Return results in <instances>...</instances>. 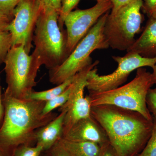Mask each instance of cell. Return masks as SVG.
<instances>
[{
    "label": "cell",
    "instance_id": "6da1fadb",
    "mask_svg": "<svg viewBox=\"0 0 156 156\" xmlns=\"http://www.w3.org/2000/svg\"><path fill=\"white\" fill-rule=\"evenodd\" d=\"M3 101L5 115L0 127V152L2 156H13L20 145L34 146L37 130L58 115L53 112L43 114L45 101L18 99L5 91Z\"/></svg>",
    "mask_w": 156,
    "mask_h": 156
},
{
    "label": "cell",
    "instance_id": "7a4b0ae2",
    "mask_svg": "<svg viewBox=\"0 0 156 156\" xmlns=\"http://www.w3.org/2000/svg\"><path fill=\"white\" fill-rule=\"evenodd\" d=\"M91 115L107 135L119 156H136L152 131L153 120L134 111L110 105L91 106Z\"/></svg>",
    "mask_w": 156,
    "mask_h": 156
},
{
    "label": "cell",
    "instance_id": "3957f363",
    "mask_svg": "<svg viewBox=\"0 0 156 156\" xmlns=\"http://www.w3.org/2000/svg\"><path fill=\"white\" fill-rule=\"evenodd\" d=\"M58 16L56 10L42 8L34 31L33 53L49 70L62 64L69 56L66 30L59 27Z\"/></svg>",
    "mask_w": 156,
    "mask_h": 156
},
{
    "label": "cell",
    "instance_id": "277c9868",
    "mask_svg": "<svg viewBox=\"0 0 156 156\" xmlns=\"http://www.w3.org/2000/svg\"><path fill=\"white\" fill-rule=\"evenodd\" d=\"M155 85L152 73L144 68L136 69L135 77L128 83L116 89L96 93H89L91 106L102 105H115L141 114L152 120L147 104L150 89Z\"/></svg>",
    "mask_w": 156,
    "mask_h": 156
},
{
    "label": "cell",
    "instance_id": "5b68a950",
    "mask_svg": "<svg viewBox=\"0 0 156 156\" xmlns=\"http://www.w3.org/2000/svg\"><path fill=\"white\" fill-rule=\"evenodd\" d=\"M109 13V11L98 19L62 64L49 70V80L51 83L58 86L74 76L92 64L90 55L93 51L109 47L104 33L105 24Z\"/></svg>",
    "mask_w": 156,
    "mask_h": 156
},
{
    "label": "cell",
    "instance_id": "8992f818",
    "mask_svg": "<svg viewBox=\"0 0 156 156\" xmlns=\"http://www.w3.org/2000/svg\"><path fill=\"white\" fill-rule=\"evenodd\" d=\"M3 63L7 84L5 92L18 99H26L36 86V78L42 66L40 59L34 53H27L23 45H14Z\"/></svg>",
    "mask_w": 156,
    "mask_h": 156
},
{
    "label": "cell",
    "instance_id": "52a82bcc",
    "mask_svg": "<svg viewBox=\"0 0 156 156\" xmlns=\"http://www.w3.org/2000/svg\"><path fill=\"white\" fill-rule=\"evenodd\" d=\"M142 0H132L114 13L108 15L104 33L109 47L127 50L135 41L142 22Z\"/></svg>",
    "mask_w": 156,
    "mask_h": 156
},
{
    "label": "cell",
    "instance_id": "ba28073f",
    "mask_svg": "<svg viewBox=\"0 0 156 156\" xmlns=\"http://www.w3.org/2000/svg\"><path fill=\"white\" fill-rule=\"evenodd\" d=\"M112 58L118 63V67L112 73L99 75L95 68L89 71L86 87L89 93L105 92L121 87L132 72L146 66L153 68L156 61L155 57L147 58L130 52L125 56H113Z\"/></svg>",
    "mask_w": 156,
    "mask_h": 156
},
{
    "label": "cell",
    "instance_id": "9c48e42d",
    "mask_svg": "<svg viewBox=\"0 0 156 156\" xmlns=\"http://www.w3.org/2000/svg\"><path fill=\"white\" fill-rule=\"evenodd\" d=\"M41 6L38 0H22L14 9L9 28L12 46L22 45L29 54L33 48L34 31Z\"/></svg>",
    "mask_w": 156,
    "mask_h": 156
},
{
    "label": "cell",
    "instance_id": "30bf717a",
    "mask_svg": "<svg viewBox=\"0 0 156 156\" xmlns=\"http://www.w3.org/2000/svg\"><path fill=\"white\" fill-rule=\"evenodd\" d=\"M112 8L111 1L107 0L97 2L95 6L89 9L73 11L67 15L64 25L66 28V48L69 55L98 19Z\"/></svg>",
    "mask_w": 156,
    "mask_h": 156
},
{
    "label": "cell",
    "instance_id": "8fae6325",
    "mask_svg": "<svg viewBox=\"0 0 156 156\" xmlns=\"http://www.w3.org/2000/svg\"><path fill=\"white\" fill-rule=\"evenodd\" d=\"M96 60L77 73L76 86L67 102L59 108V112L66 111L63 123V136L76 123L91 116V105L88 95L84 96L88 74L99 63Z\"/></svg>",
    "mask_w": 156,
    "mask_h": 156
},
{
    "label": "cell",
    "instance_id": "7c38bea8",
    "mask_svg": "<svg viewBox=\"0 0 156 156\" xmlns=\"http://www.w3.org/2000/svg\"><path fill=\"white\" fill-rule=\"evenodd\" d=\"M62 138L70 141L95 143L101 147L109 142L105 131L92 116L76 123Z\"/></svg>",
    "mask_w": 156,
    "mask_h": 156
},
{
    "label": "cell",
    "instance_id": "4fadbf2b",
    "mask_svg": "<svg viewBox=\"0 0 156 156\" xmlns=\"http://www.w3.org/2000/svg\"><path fill=\"white\" fill-rule=\"evenodd\" d=\"M59 112L60 114L54 119L37 130L36 144L42 146L44 151L49 150L63 137V123L66 111Z\"/></svg>",
    "mask_w": 156,
    "mask_h": 156
},
{
    "label": "cell",
    "instance_id": "5bb4252c",
    "mask_svg": "<svg viewBox=\"0 0 156 156\" xmlns=\"http://www.w3.org/2000/svg\"><path fill=\"white\" fill-rule=\"evenodd\" d=\"M143 57L156 56V17L149 18L142 33L127 50Z\"/></svg>",
    "mask_w": 156,
    "mask_h": 156
},
{
    "label": "cell",
    "instance_id": "9a60e30c",
    "mask_svg": "<svg viewBox=\"0 0 156 156\" xmlns=\"http://www.w3.org/2000/svg\"><path fill=\"white\" fill-rule=\"evenodd\" d=\"M58 143L72 156H98L101 147L89 141H70L62 138Z\"/></svg>",
    "mask_w": 156,
    "mask_h": 156
},
{
    "label": "cell",
    "instance_id": "2e32d148",
    "mask_svg": "<svg viewBox=\"0 0 156 156\" xmlns=\"http://www.w3.org/2000/svg\"><path fill=\"white\" fill-rule=\"evenodd\" d=\"M75 76L65 81L62 83L59 84L52 89L36 92L33 90L29 94L26 99L38 101H47L52 100L58 95L61 94L74 80Z\"/></svg>",
    "mask_w": 156,
    "mask_h": 156
},
{
    "label": "cell",
    "instance_id": "e0dca14e",
    "mask_svg": "<svg viewBox=\"0 0 156 156\" xmlns=\"http://www.w3.org/2000/svg\"><path fill=\"white\" fill-rule=\"evenodd\" d=\"M77 82V74L76 75L74 80L71 84L61 94L52 100L45 103L43 110L44 115H47L52 112L55 109L61 107L68 101L76 86Z\"/></svg>",
    "mask_w": 156,
    "mask_h": 156
},
{
    "label": "cell",
    "instance_id": "ac0fdd59",
    "mask_svg": "<svg viewBox=\"0 0 156 156\" xmlns=\"http://www.w3.org/2000/svg\"><path fill=\"white\" fill-rule=\"evenodd\" d=\"M80 0H61V9L58 16V24L61 29H64L65 20L67 15L77 6Z\"/></svg>",
    "mask_w": 156,
    "mask_h": 156
},
{
    "label": "cell",
    "instance_id": "d6986e66",
    "mask_svg": "<svg viewBox=\"0 0 156 156\" xmlns=\"http://www.w3.org/2000/svg\"><path fill=\"white\" fill-rule=\"evenodd\" d=\"M152 115V131L149 139L142 151L136 156H156V115Z\"/></svg>",
    "mask_w": 156,
    "mask_h": 156
},
{
    "label": "cell",
    "instance_id": "ffe728a7",
    "mask_svg": "<svg viewBox=\"0 0 156 156\" xmlns=\"http://www.w3.org/2000/svg\"><path fill=\"white\" fill-rule=\"evenodd\" d=\"M44 149L41 145H21L16 148L13 156H42Z\"/></svg>",
    "mask_w": 156,
    "mask_h": 156
},
{
    "label": "cell",
    "instance_id": "44dd1931",
    "mask_svg": "<svg viewBox=\"0 0 156 156\" xmlns=\"http://www.w3.org/2000/svg\"><path fill=\"white\" fill-rule=\"evenodd\" d=\"M11 47V33L9 31H0V63H3Z\"/></svg>",
    "mask_w": 156,
    "mask_h": 156
},
{
    "label": "cell",
    "instance_id": "7402d4cb",
    "mask_svg": "<svg viewBox=\"0 0 156 156\" xmlns=\"http://www.w3.org/2000/svg\"><path fill=\"white\" fill-rule=\"evenodd\" d=\"M22 0H0V12L14 17V11Z\"/></svg>",
    "mask_w": 156,
    "mask_h": 156
},
{
    "label": "cell",
    "instance_id": "603a6c76",
    "mask_svg": "<svg viewBox=\"0 0 156 156\" xmlns=\"http://www.w3.org/2000/svg\"><path fill=\"white\" fill-rule=\"evenodd\" d=\"M142 9L149 18L156 17V0H142Z\"/></svg>",
    "mask_w": 156,
    "mask_h": 156
},
{
    "label": "cell",
    "instance_id": "cb8c5ba5",
    "mask_svg": "<svg viewBox=\"0 0 156 156\" xmlns=\"http://www.w3.org/2000/svg\"><path fill=\"white\" fill-rule=\"evenodd\" d=\"M147 104L151 115H156V86L150 89L147 97Z\"/></svg>",
    "mask_w": 156,
    "mask_h": 156
},
{
    "label": "cell",
    "instance_id": "d4e9b609",
    "mask_svg": "<svg viewBox=\"0 0 156 156\" xmlns=\"http://www.w3.org/2000/svg\"><path fill=\"white\" fill-rule=\"evenodd\" d=\"M46 156H72L59 144L58 142L53 147L44 151Z\"/></svg>",
    "mask_w": 156,
    "mask_h": 156
},
{
    "label": "cell",
    "instance_id": "484cf974",
    "mask_svg": "<svg viewBox=\"0 0 156 156\" xmlns=\"http://www.w3.org/2000/svg\"><path fill=\"white\" fill-rule=\"evenodd\" d=\"M14 17L0 12V31H9V28Z\"/></svg>",
    "mask_w": 156,
    "mask_h": 156
},
{
    "label": "cell",
    "instance_id": "4316f807",
    "mask_svg": "<svg viewBox=\"0 0 156 156\" xmlns=\"http://www.w3.org/2000/svg\"><path fill=\"white\" fill-rule=\"evenodd\" d=\"M41 8L48 7L56 10L59 14L61 9V0H38Z\"/></svg>",
    "mask_w": 156,
    "mask_h": 156
},
{
    "label": "cell",
    "instance_id": "83f0119b",
    "mask_svg": "<svg viewBox=\"0 0 156 156\" xmlns=\"http://www.w3.org/2000/svg\"><path fill=\"white\" fill-rule=\"evenodd\" d=\"M98 156H119L114 148L109 142L101 147Z\"/></svg>",
    "mask_w": 156,
    "mask_h": 156
},
{
    "label": "cell",
    "instance_id": "f1b7e54d",
    "mask_svg": "<svg viewBox=\"0 0 156 156\" xmlns=\"http://www.w3.org/2000/svg\"><path fill=\"white\" fill-rule=\"evenodd\" d=\"M112 4L111 12L114 13L123 6L130 2L132 0H111Z\"/></svg>",
    "mask_w": 156,
    "mask_h": 156
},
{
    "label": "cell",
    "instance_id": "f546056e",
    "mask_svg": "<svg viewBox=\"0 0 156 156\" xmlns=\"http://www.w3.org/2000/svg\"><path fill=\"white\" fill-rule=\"evenodd\" d=\"M5 115V107L3 101V95L2 93V87L1 85V78H0V127L3 122Z\"/></svg>",
    "mask_w": 156,
    "mask_h": 156
},
{
    "label": "cell",
    "instance_id": "4dcf8cb0",
    "mask_svg": "<svg viewBox=\"0 0 156 156\" xmlns=\"http://www.w3.org/2000/svg\"><path fill=\"white\" fill-rule=\"evenodd\" d=\"M156 61L154 65L153 68V73H152V74L153 78V80L154 84L156 85Z\"/></svg>",
    "mask_w": 156,
    "mask_h": 156
},
{
    "label": "cell",
    "instance_id": "1f68e13d",
    "mask_svg": "<svg viewBox=\"0 0 156 156\" xmlns=\"http://www.w3.org/2000/svg\"><path fill=\"white\" fill-rule=\"evenodd\" d=\"M97 2H103V1H107V0H96Z\"/></svg>",
    "mask_w": 156,
    "mask_h": 156
},
{
    "label": "cell",
    "instance_id": "d6a6232c",
    "mask_svg": "<svg viewBox=\"0 0 156 156\" xmlns=\"http://www.w3.org/2000/svg\"><path fill=\"white\" fill-rule=\"evenodd\" d=\"M42 156H46V154H45L44 152H43V154H42Z\"/></svg>",
    "mask_w": 156,
    "mask_h": 156
},
{
    "label": "cell",
    "instance_id": "836d02e7",
    "mask_svg": "<svg viewBox=\"0 0 156 156\" xmlns=\"http://www.w3.org/2000/svg\"><path fill=\"white\" fill-rule=\"evenodd\" d=\"M0 156H2V154H1V152H0Z\"/></svg>",
    "mask_w": 156,
    "mask_h": 156
}]
</instances>
